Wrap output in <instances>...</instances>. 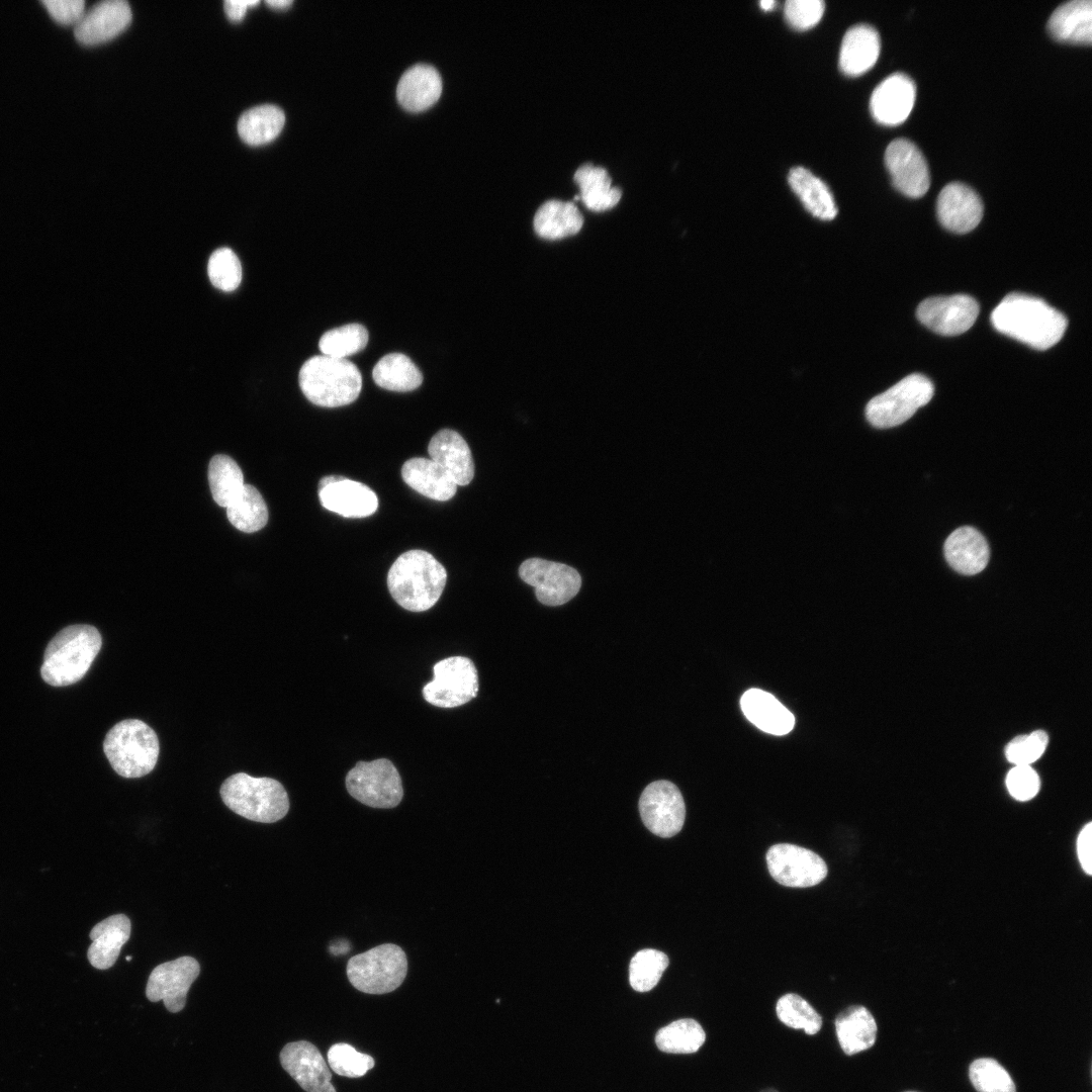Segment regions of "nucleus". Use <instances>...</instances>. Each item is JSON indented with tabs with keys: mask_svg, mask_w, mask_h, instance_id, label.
<instances>
[{
	"mask_svg": "<svg viewBox=\"0 0 1092 1092\" xmlns=\"http://www.w3.org/2000/svg\"><path fill=\"white\" fill-rule=\"evenodd\" d=\"M283 1069L306 1092H336L332 1074L321 1052L310 1042L287 1043L280 1053Z\"/></svg>",
	"mask_w": 1092,
	"mask_h": 1092,
	"instance_id": "obj_17",
	"label": "nucleus"
},
{
	"mask_svg": "<svg viewBox=\"0 0 1092 1092\" xmlns=\"http://www.w3.org/2000/svg\"><path fill=\"white\" fill-rule=\"evenodd\" d=\"M1048 743V733L1035 730L1013 738L1005 748V755L1015 765H1030L1043 754Z\"/></svg>",
	"mask_w": 1092,
	"mask_h": 1092,
	"instance_id": "obj_45",
	"label": "nucleus"
},
{
	"mask_svg": "<svg viewBox=\"0 0 1092 1092\" xmlns=\"http://www.w3.org/2000/svg\"><path fill=\"white\" fill-rule=\"evenodd\" d=\"M130 20L131 10L126 1H101L84 12L75 25V37L86 46L102 43L123 31Z\"/></svg>",
	"mask_w": 1092,
	"mask_h": 1092,
	"instance_id": "obj_19",
	"label": "nucleus"
},
{
	"mask_svg": "<svg viewBox=\"0 0 1092 1092\" xmlns=\"http://www.w3.org/2000/svg\"><path fill=\"white\" fill-rule=\"evenodd\" d=\"M993 327L1037 350H1046L1064 336L1066 316L1040 298L1022 293L1006 295L991 313Z\"/></svg>",
	"mask_w": 1092,
	"mask_h": 1092,
	"instance_id": "obj_1",
	"label": "nucleus"
},
{
	"mask_svg": "<svg viewBox=\"0 0 1092 1092\" xmlns=\"http://www.w3.org/2000/svg\"><path fill=\"white\" fill-rule=\"evenodd\" d=\"M442 92V79L431 65L417 64L400 77L396 95L400 104L411 111H420L434 104Z\"/></svg>",
	"mask_w": 1092,
	"mask_h": 1092,
	"instance_id": "obj_28",
	"label": "nucleus"
},
{
	"mask_svg": "<svg viewBox=\"0 0 1092 1092\" xmlns=\"http://www.w3.org/2000/svg\"><path fill=\"white\" fill-rule=\"evenodd\" d=\"M778 3L775 0H762V1H759V6L761 7V9H763L765 11L771 10Z\"/></svg>",
	"mask_w": 1092,
	"mask_h": 1092,
	"instance_id": "obj_52",
	"label": "nucleus"
},
{
	"mask_svg": "<svg viewBox=\"0 0 1092 1092\" xmlns=\"http://www.w3.org/2000/svg\"><path fill=\"white\" fill-rule=\"evenodd\" d=\"M374 382L387 390L407 392L418 388L423 375L416 364L404 354L390 353L383 356L372 370Z\"/></svg>",
	"mask_w": 1092,
	"mask_h": 1092,
	"instance_id": "obj_35",
	"label": "nucleus"
},
{
	"mask_svg": "<svg viewBox=\"0 0 1092 1092\" xmlns=\"http://www.w3.org/2000/svg\"><path fill=\"white\" fill-rule=\"evenodd\" d=\"M644 825L653 834L668 838L678 833L686 819V805L678 788L671 782H652L639 799Z\"/></svg>",
	"mask_w": 1092,
	"mask_h": 1092,
	"instance_id": "obj_12",
	"label": "nucleus"
},
{
	"mask_svg": "<svg viewBox=\"0 0 1092 1092\" xmlns=\"http://www.w3.org/2000/svg\"><path fill=\"white\" fill-rule=\"evenodd\" d=\"M915 97L914 81L906 74L894 73L873 91L870 99L871 113L881 124L898 125L909 116Z\"/></svg>",
	"mask_w": 1092,
	"mask_h": 1092,
	"instance_id": "obj_18",
	"label": "nucleus"
},
{
	"mask_svg": "<svg viewBox=\"0 0 1092 1092\" xmlns=\"http://www.w3.org/2000/svg\"><path fill=\"white\" fill-rule=\"evenodd\" d=\"M767 869L779 884L791 888L818 885L827 876V866L814 851L791 843L770 846L766 852Z\"/></svg>",
	"mask_w": 1092,
	"mask_h": 1092,
	"instance_id": "obj_11",
	"label": "nucleus"
},
{
	"mask_svg": "<svg viewBox=\"0 0 1092 1092\" xmlns=\"http://www.w3.org/2000/svg\"><path fill=\"white\" fill-rule=\"evenodd\" d=\"M219 793L232 811L251 821L273 823L282 819L289 810L284 787L271 778H254L238 772L222 783Z\"/></svg>",
	"mask_w": 1092,
	"mask_h": 1092,
	"instance_id": "obj_5",
	"label": "nucleus"
},
{
	"mask_svg": "<svg viewBox=\"0 0 1092 1092\" xmlns=\"http://www.w3.org/2000/svg\"><path fill=\"white\" fill-rule=\"evenodd\" d=\"M916 314L933 332L942 336H957L974 325L979 314V304L966 294L935 296L923 300Z\"/></svg>",
	"mask_w": 1092,
	"mask_h": 1092,
	"instance_id": "obj_15",
	"label": "nucleus"
},
{
	"mask_svg": "<svg viewBox=\"0 0 1092 1092\" xmlns=\"http://www.w3.org/2000/svg\"><path fill=\"white\" fill-rule=\"evenodd\" d=\"M936 212L939 222L948 231L965 234L974 230L983 217V203L979 195L960 182L945 185L937 197Z\"/></svg>",
	"mask_w": 1092,
	"mask_h": 1092,
	"instance_id": "obj_20",
	"label": "nucleus"
},
{
	"mask_svg": "<svg viewBox=\"0 0 1092 1092\" xmlns=\"http://www.w3.org/2000/svg\"><path fill=\"white\" fill-rule=\"evenodd\" d=\"M331 1069L338 1075L350 1078L364 1076L374 1067V1059L356 1051L351 1044L339 1042L328 1052Z\"/></svg>",
	"mask_w": 1092,
	"mask_h": 1092,
	"instance_id": "obj_44",
	"label": "nucleus"
},
{
	"mask_svg": "<svg viewBox=\"0 0 1092 1092\" xmlns=\"http://www.w3.org/2000/svg\"><path fill=\"white\" fill-rule=\"evenodd\" d=\"M51 16L59 23L76 25L85 12L83 0H42Z\"/></svg>",
	"mask_w": 1092,
	"mask_h": 1092,
	"instance_id": "obj_48",
	"label": "nucleus"
},
{
	"mask_svg": "<svg viewBox=\"0 0 1092 1092\" xmlns=\"http://www.w3.org/2000/svg\"><path fill=\"white\" fill-rule=\"evenodd\" d=\"M885 164L894 187L908 197L923 196L930 185L926 160L915 144L907 139H897L885 152Z\"/></svg>",
	"mask_w": 1092,
	"mask_h": 1092,
	"instance_id": "obj_16",
	"label": "nucleus"
},
{
	"mask_svg": "<svg viewBox=\"0 0 1092 1092\" xmlns=\"http://www.w3.org/2000/svg\"><path fill=\"white\" fill-rule=\"evenodd\" d=\"M825 9L822 0H788L785 3V18L798 30H806L816 25Z\"/></svg>",
	"mask_w": 1092,
	"mask_h": 1092,
	"instance_id": "obj_46",
	"label": "nucleus"
},
{
	"mask_svg": "<svg viewBox=\"0 0 1092 1092\" xmlns=\"http://www.w3.org/2000/svg\"><path fill=\"white\" fill-rule=\"evenodd\" d=\"M131 924L124 914H115L97 923L90 931V944L87 958L98 970L111 968L129 939Z\"/></svg>",
	"mask_w": 1092,
	"mask_h": 1092,
	"instance_id": "obj_25",
	"label": "nucleus"
},
{
	"mask_svg": "<svg viewBox=\"0 0 1092 1092\" xmlns=\"http://www.w3.org/2000/svg\"><path fill=\"white\" fill-rule=\"evenodd\" d=\"M970 1080L978 1092H1016L1009 1073L994 1059L975 1060L969 1070Z\"/></svg>",
	"mask_w": 1092,
	"mask_h": 1092,
	"instance_id": "obj_42",
	"label": "nucleus"
},
{
	"mask_svg": "<svg viewBox=\"0 0 1092 1092\" xmlns=\"http://www.w3.org/2000/svg\"><path fill=\"white\" fill-rule=\"evenodd\" d=\"M705 1039L703 1027L692 1018L677 1019L660 1028L655 1035L657 1048L668 1054L696 1053Z\"/></svg>",
	"mask_w": 1092,
	"mask_h": 1092,
	"instance_id": "obj_38",
	"label": "nucleus"
},
{
	"mask_svg": "<svg viewBox=\"0 0 1092 1092\" xmlns=\"http://www.w3.org/2000/svg\"><path fill=\"white\" fill-rule=\"evenodd\" d=\"M1092 823L1088 822L1081 829L1077 838V854L1083 871L1087 875L1092 873Z\"/></svg>",
	"mask_w": 1092,
	"mask_h": 1092,
	"instance_id": "obj_49",
	"label": "nucleus"
},
{
	"mask_svg": "<svg viewBox=\"0 0 1092 1092\" xmlns=\"http://www.w3.org/2000/svg\"><path fill=\"white\" fill-rule=\"evenodd\" d=\"M519 575L534 586L538 601L546 606L566 604L581 586L580 574L573 567L542 558L526 559L519 567Z\"/></svg>",
	"mask_w": 1092,
	"mask_h": 1092,
	"instance_id": "obj_13",
	"label": "nucleus"
},
{
	"mask_svg": "<svg viewBox=\"0 0 1092 1092\" xmlns=\"http://www.w3.org/2000/svg\"><path fill=\"white\" fill-rule=\"evenodd\" d=\"M407 960L402 948L384 943L356 954L347 963L349 982L367 994H385L397 989L405 979Z\"/></svg>",
	"mask_w": 1092,
	"mask_h": 1092,
	"instance_id": "obj_7",
	"label": "nucleus"
},
{
	"mask_svg": "<svg viewBox=\"0 0 1092 1092\" xmlns=\"http://www.w3.org/2000/svg\"><path fill=\"white\" fill-rule=\"evenodd\" d=\"M130 960H131V957H126V961H130Z\"/></svg>",
	"mask_w": 1092,
	"mask_h": 1092,
	"instance_id": "obj_54",
	"label": "nucleus"
},
{
	"mask_svg": "<svg viewBox=\"0 0 1092 1092\" xmlns=\"http://www.w3.org/2000/svg\"><path fill=\"white\" fill-rule=\"evenodd\" d=\"M1046 28L1057 40L1090 44L1092 40V3L1090 0H1072L1056 8L1049 18Z\"/></svg>",
	"mask_w": 1092,
	"mask_h": 1092,
	"instance_id": "obj_29",
	"label": "nucleus"
},
{
	"mask_svg": "<svg viewBox=\"0 0 1092 1092\" xmlns=\"http://www.w3.org/2000/svg\"><path fill=\"white\" fill-rule=\"evenodd\" d=\"M745 717L761 731L788 734L795 725L794 715L771 694L759 689L746 691L740 700Z\"/></svg>",
	"mask_w": 1092,
	"mask_h": 1092,
	"instance_id": "obj_27",
	"label": "nucleus"
},
{
	"mask_svg": "<svg viewBox=\"0 0 1092 1092\" xmlns=\"http://www.w3.org/2000/svg\"><path fill=\"white\" fill-rule=\"evenodd\" d=\"M668 964L667 956L660 950L653 948L639 950L632 958L629 966L631 987L638 992L650 991L657 985Z\"/></svg>",
	"mask_w": 1092,
	"mask_h": 1092,
	"instance_id": "obj_40",
	"label": "nucleus"
},
{
	"mask_svg": "<svg viewBox=\"0 0 1092 1092\" xmlns=\"http://www.w3.org/2000/svg\"><path fill=\"white\" fill-rule=\"evenodd\" d=\"M299 386L313 404L338 407L357 399L362 388L358 367L348 359L316 355L299 370Z\"/></svg>",
	"mask_w": 1092,
	"mask_h": 1092,
	"instance_id": "obj_4",
	"label": "nucleus"
},
{
	"mask_svg": "<svg viewBox=\"0 0 1092 1092\" xmlns=\"http://www.w3.org/2000/svg\"><path fill=\"white\" fill-rule=\"evenodd\" d=\"M322 506L345 518H364L373 515L378 508L375 492L366 484L342 478L318 489Z\"/></svg>",
	"mask_w": 1092,
	"mask_h": 1092,
	"instance_id": "obj_21",
	"label": "nucleus"
},
{
	"mask_svg": "<svg viewBox=\"0 0 1092 1092\" xmlns=\"http://www.w3.org/2000/svg\"><path fill=\"white\" fill-rule=\"evenodd\" d=\"M776 1011L787 1026L804 1029L810 1035L817 1033L822 1026L820 1014L804 998L794 993L783 995L777 1002Z\"/></svg>",
	"mask_w": 1092,
	"mask_h": 1092,
	"instance_id": "obj_41",
	"label": "nucleus"
},
{
	"mask_svg": "<svg viewBox=\"0 0 1092 1092\" xmlns=\"http://www.w3.org/2000/svg\"><path fill=\"white\" fill-rule=\"evenodd\" d=\"M291 3H292V1H290V0H267L266 1V4H268L269 6H271L273 8H285V7L289 6V5H291Z\"/></svg>",
	"mask_w": 1092,
	"mask_h": 1092,
	"instance_id": "obj_51",
	"label": "nucleus"
},
{
	"mask_svg": "<svg viewBox=\"0 0 1092 1092\" xmlns=\"http://www.w3.org/2000/svg\"><path fill=\"white\" fill-rule=\"evenodd\" d=\"M368 331L360 324H348L326 332L320 339L322 355L347 359L362 351L368 343Z\"/></svg>",
	"mask_w": 1092,
	"mask_h": 1092,
	"instance_id": "obj_39",
	"label": "nucleus"
},
{
	"mask_svg": "<svg viewBox=\"0 0 1092 1092\" xmlns=\"http://www.w3.org/2000/svg\"><path fill=\"white\" fill-rule=\"evenodd\" d=\"M257 4H259L258 0H226L223 3L225 13L233 21L241 20L245 16L248 6Z\"/></svg>",
	"mask_w": 1092,
	"mask_h": 1092,
	"instance_id": "obj_50",
	"label": "nucleus"
},
{
	"mask_svg": "<svg viewBox=\"0 0 1092 1092\" xmlns=\"http://www.w3.org/2000/svg\"><path fill=\"white\" fill-rule=\"evenodd\" d=\"M908 1092H914V1091H908Z\"/></svg>",
	"mask_w": 1092,
	"mask_h": 1092,
	"instance_id": "obj_55",
	"label": "nucleus"
},
{
	"mask_svg": "<svg viewBox=\"0 0 1092 1092\" xmlns=\"http://www.w3.org/2000/svg\"><path fill=\"white\" fill-rule=\"evenodd\" d=\"M433 679L424 686L423 697L439 708L462 706L477 696L478 674L473 661L457 655L435 663Z\"/></svg>",
	"mask_w": 1092,
	"mask_h": 1092,
	"instance_id": "obj_10",
	"label": "nucleus"
},
{
	"mask_svg": "<svg viewBox=\"0 0 1092 1092\" xmlns=\"http://www.w3.org/2000/svg\"><path fill=\"white\" fill-rule=\"evenodd\" d=\"M574 180L580 188L579 197L592 210L603 211L612 208L622 196L621 189L612 186V178L607 169L595 166L590 162L577 168Z\"/></svg>",
	"mask_w": 1092,
	"mask_h": 1092,
	"instance_id": "obj_33",
	"label": "nucleus"
},
{
	"mask_svg": "<svg viewBox=\"0 0 1092 1092\" xmlns=\"http://www.w3.org/2000/svg\"><path fill=\"white\" fill-rule=\"evenodd\" d=\"M208 481L214 502L222 508H226L245 486L244 475L237 462L222 454L211 458Z\"/></svg>",
	"mask_w": 1092,
	"mask_h": 1092,
	"instance_id": "obj_37",
	"label": "nucleus"
},
{
	"mask_svg": "<svg viewBox=\"0 0 1092 1092\" xmlns=\"http://www.w3.org/2000/svg\"><path fill=\"white\" fill-rule=\"evenodd\" d=\"M446 580L445 567L431 553L419 549L398 556L387 573L392 599L416 613L431 609L439 601Z\"/></svg>",
	"mask_w": 1092,
	"mask_h": 1092,
	"instance_id": "obj_2",
	"label": "nucleus"
},
{
	"mask_svg": "<svg viewBox=\"0 0 1092 1092\" xmlns=\"http://www.w3.org/2000/svg\"><path fill=\"white\" fill-rule=\"evenodd\" d=\"M933 392V384L927 377L910 374L868 402L867 419L876 428L896 427L928 403Z\"/></svg>",
	"mask_w": 1092,
	"mask_h": 1092,
	"instance_id": "obj_8",
	"label": "nucleus"
},
{
	"mask_svg": "<svg viewBox=\"0 0 1092 1092\" xmlns=\"http://www.w3.org/2000/svg\"><path fill=\"white\" fill-rule=\"evenodd\" d=\"M582 224V214L571 201L547 200L541 204L534 216L535 232L547 240L574 235L580 231Z\"/></svg>",
	"mask_w": 1092,
	"mask_h": 1092,
	"instance_id": "obj_32",
	"label": "nucleus"
},
{
	"mask_svg": "<svg viewBox=\"0 0 1092 1092\" xmlns=\"http://www.w3.org/2000/svg\"><path fill=\"white\" fill-rule=\"evenodd\" d=\"M788 182L805 208L815 217L833 219L838 209L828 186L808 169L798 166L790 170Z\"/></svg>",
	"mask_w": 1092,
	"mask_h": 1092,
	"instance_id": "obj_31",
	"label": "nucleus"
},
{
	"mask_svg": "<svg viewBox=\"0 0 1092 1092\" xmlns=\"http://www.w3.org/2000/svg\"><path fill=\"white\" fill-rule=\"evenodd\" d=\"M102 645L99 631L86 624L61 630L48 644L40 673L53 687L79 681L89 670Z\"/></svg>",
	"mask_w": 1092,
	"mask_h": 1092,
	"instance_id": "obj_3",
	"label": "nucleus"
},
{
	"mask_svg": "<svg viewBox=\"0 0 1092 1092\" xmlns=\"http://www.w3.org/2000/svg\"><path fill=\"white\" fill-rule=\"evenodd\" d=\"M200 972L198 962L191 957H181L157 966L148 979L147 998L152 1002L163 1001L170 1012L185 1007L187 993Z\"/></svg>",
	"mask_w": 1092,
	"mask_h": 1092,
	"instance_id": "obj_14",
	"label": "nucleus"
},
{
	"mask_svg": "<svg viewBox=\"0 0 1092 1092\" xmlns=\"http://www.w3.org/2000/svg\"><path fill=\"white\" fill-rule=\"evenodd\" d=\"M225 509L231 524L245 533L261 530L268 521L265 500L251 484H245L240 494Z\"/></svg>",
	"mask_w": 1092,
	"mask_h": 1092,
	"instance_id": "obj_36",
	"label": "nucleus"
},
{
	"mask_svg": "<svg viewBox=\"0 0 1092 1092\" xmlns=\"http://www.w3.org/2000/svg\"><path fill=\"white\" fill-rule=\"evenodd\" d=\"M207 273L212 285L223 291L235 290L242 280L240 260L229 248H220L211 254Z\"/></svg>",
	"mask_w": 1092,
	"mask_h": 1092,
	"instance_id": "obj_43",
	"label": "nucleus"
},
{
	"mask_svg": "<svg viewBox=\"0 0 1092 1092\" xmlns=\"http://www.w3.org/2000/svg\"><path fill=\"white\" fill-rule=\"evenodd\" d=\"M283 110L272 104H263L244 112L238 121L241 139L252 146L264 145L274 140L283 128Z\"/></svg>",
	"mask_w": 1092,
	"mask_h": 1092,
	"instance_id": "obj_34",
	"label": "nucleus"
},
{
	"mask_svg": "<svg viewBox=\"0 0 1092 1092\" xmlns=\"http://www.w3.org/2000/svg\"><path fill=\"white\" fill-rule=\"evenodd\" d=\"M835 1030L842 1051L852 1056L874 1045L877 1023L864 1006L852 1005L837 1015Z\"/></svg>",
	"mask_w": 1092,
	"mask_h": 1092,
	"instance_id": "obj_30",
	"label": "nucleus"
},
{
	"mask_svg": "<svg viewBox=\"0 0 1092 1092\" xmlns=\"http://www.w3.org/2000/svg\"><path fill=\"white\" fill-rule=\"evenodd\" d=\"M762 1092H778V1091H777V1090H774V1089H766V1090H764V1091H762Z\"/></svg>",
	"mask_w": 1092,
	"mask_h": 1092,
	"instance_id": "obj_53",
	"label": "nucleus"
},
{
	"mask_svg": "<svg viewBox=\"0 0 1092 1092\" xmlns=\"http://www.w3.org/2000/svg\"><path fill=\"white\" fill-rule=\"evenodd\" d=\"M345 783L354 799L372 808H394L403 797L399 772L387 758L359 761L347 774Z\"/></svg>",
	"mask_w": 1092,
	"mask_h": 1092,
	"instance_id": "obj_9",
	"label": "nucleus"
},
{
	"mask_svg": "<svg viewBox=\"0 0 1092 1092\" xmlns=\"http://www.w3.org/2000/svg\"><path fill=\"white\" fill-rule=\"evenodd\" d=\"M103 750L119 776L141 778L154 769L160 745L156 732L149 725L139 719H125L107 732Z\"/></svg>",
	"mask_w": 1092,
	"mask_h": 1092,
	"instance_id": "obj_6",
	"label": "nucleus"
},
{
	"mask_svg": "<svg viewBox=\"0 0 1092 1092\" xmlns=\"http://www.w3.org/2000/svg\"><path fill=\"white\" fill-rule=\"evenodd\" d=\"M943 550L947 563L956 571L966 575L984 570L990 558L987 540L971 526L954 530L945 540Z\"/></svg>",
	"mask_w": 1092,
	"mask_h": 1092,
	"instance_id": "obj_22",
	"label": "nucleus"
},
{
	"mask_svg": "<svg viewBox=\"0 0 1092 1092\" xmlns=\"http://www.w3.org/2000/svg\"><path fill=\"white\" fill-rule=\"evenodd\" d=\"M401 477L414 490L434 500H448L457 490L449 472L430 458L406 460L401 467Z\"/></svg>",
	"mask_w": 1092,
	"mask_h": 1092,
	"instance_id": "obj_26",
	"label": "nucleus"
},
{
	"mask_svg": "<svg viewBox=\"0 0 1092 1092\" xmlns=\"http://www.w3.org/2000/svg\"><path fill=\"white\" fill-rule=\"evenodd\" d=\"M1009 794L1018 801H1028L1036 796L1040 782L1030 765H1015L1006 776Z\"/></svg>",
	"mask_w": 1092,
	"mask_h": 1092,
	"instance_id": "obj_47",
	"label": "nucleus"
},
{
	"mask_svg": "<svg viewBox=\"0 0 1092 1092\" xmlns=\"http://www.w3.org/2000/svg\"><path fill=\"white\" fill-rule=\"evenodd\" d=\"M430 459L444 467L457 485H467L474 476V462L466 441L450 429L437 432L428 445Z\"/></svg>",
	"mask_w": 1092,
	"mask_h": 1092,
	"instance_id": "obj_23",
	"label": "nucleus"
},
{
	"mask_svg": "<svg viewBox=\"0 0 1092 1092\" xmlns=\"http://www.w3.org/2000/svg\"><path fill=\"white\" fill-rule=\"evenodd\" d=\"M880 49V35L875 27L863 23L851 26L842 38L840 70L851 77L866 73L876 64Z\"/></svg>",
	"mask_w": 1092,
	"mask_h": 1092,
	"instance_id": "obj_24",
	"label": "nucleus"
}]
</instances>
